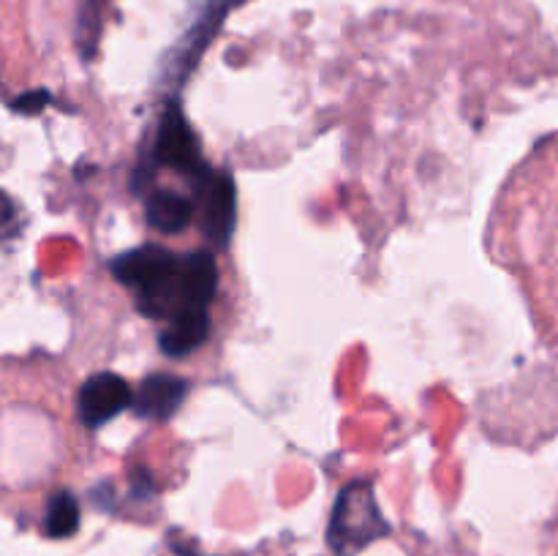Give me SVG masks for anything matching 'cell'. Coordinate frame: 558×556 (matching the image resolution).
Segmentation results:
<instances>
[{
  "instance_id": "obj_1",
  "label": "cell",
  "mask_w": 558,
  "mask_h": 556,
  "mask_svg": "<svg viewBox=\"0 0 558 556\" xmlns=\"http://www.w3.org/2000/svg\"><path fill=\"white\" fill-rule=\"evenodd\" d=\"M505 229L512 265L532 292L539 325L558 347V136L512 180Z\"/></svg>"
},
{
  "instance_id": "obj_2",
  "label": "cell",
  "mask_w": 558,
  "mask_h": 556,
  "mask_svg": "<svg viewBox=\"0 0 558 556\" xmlns=\"http://www.w3.org/2000/svg\"><path fill=\"white\" fill-rule=\"evenodd\" d=\"M112 273L134 289L142 314L163 322L183 311L207 309L218 287V267L210 254L174 256L158 245L120 254Z\"/></svg>"
},
{
  "instance_id": "obj_3",
  "label": "cell",
  "mask_w": 558,
  "mask_h": 556,
  "mask_svg": "<svg viewBox=\"0 0 558 556\" xmlns=\"http://www.w3.org/2000/svg\"><path fill=\"white\" fill-rule=\"evenodd\" d=\"M390 532L387 521L381 518L379 507H376L374 491L368 483H352L341 491L332 510L330 532V548L336 554H357L376 537Z\"/></svg>"
},
{
  "instance_id": "obj_4",
  "label": "cell",
  "mask_w": 558,
  "mask_h": 556,
  "mask_svg": "<svg viewBox=\"0 0 558 556\" xmlns=\"http://www.w3.org/2000/svg\"><path fill=\"white\" fill-rule=\"evenodd\" d=\"M134 401L131 396V387L123 376L118 374H104L90 376V379L82 385L80 390V414L85 420L87 428H96V425L107 423L114 414L123 412L129 403Z\"/></svg>"
},
{
  "instance_id": "obj_5",
  "label": "cell",
  "mask_w": 558,
  "mask_h": 556,
  "mask_svg": "<svg viewBox=\"0 0 558 556\" xmlns=\"http://www.w3.org/2000/svg\"><path fill=\"white\" fill-rule=\"evenodd\" d=\"M156 156L158 161L178 169V172H194V169H199V145H196L194 131L189 129V123H185L178 107H169L167 114H163V123L156 142Z\"/></svg>"
},
{
  "instance_id": "obj_6",
  "label": "cell",
  "mask_w": 558,
  "mask_h": 556,
  "mask_svg": "<svg viewBox=\"0 0 558 556\" xmlns=\"http://www.w3.org/2000/svg\"><path fill=\"white\" fill-rule=\"evenodd\" d=\"M185 390H189V385L183 379H178V376H147L134 398L136 414H142V418H169L185 398Z\"/></svg>"
},
{
  "instance_id": "obj_7",
  "label": "cell",
  "mask_w": 558,
  "mask_h": 556,
  "mask_svg": "<svg viewBox=\"0 0 558 556\" xmlns=\"http://www.w3.org/2000/svg\"><path fill=\"white\" fill-rule=\"evenodd\" d=\"M207 333H210V316H207V309H191L172 316V319L167 322V327L161 330V336H158V341H161L163 352L172 354V358H180V354H189L191 349L205 343Z\"/></svg>"
},
{
  "instance_id": "obj_8",
  "label": "cell",
  "mask_w": 558,
  "mask_h": 556,
  "mask_svg": "<svg viewBox=\"0 0 558 556\" xmlns=\"http://www.w3.org/2000/svg\"><path fill=\"white\" fill-rule=\"evenodd\" d=\"M205 223L210 238L227 243L234 223V185L227 174H207L205 183Z\"/></svg>"
},
{
  "instance_id": "obj_9",
  "label": "cell",
  "mask_w": 558,
  "mask_h": 556,
  "mask_svg": "<svg viewBox=\"0 0 558 556\" xmlns=\"http://www.w3.org/2000/svg\"><path fill=\"white\" fill-rule=\"evenodd\" d=\"M191 216H194V202L174 191H156L147 200V221L150 227L161 229V232H180L189 227Z\"/></svg>"
},
{
  "instance_id": "obj_10",
  "label": "cell",
  "mask_w": 558,
  "mask_h": 556,
  "mask_svg": "<svg viewBox=\"0 0 558 556\" xmlns=\"http://www.w3.org/2000/svg\"><path fill=\"white\" fill-rule=\"evenodd\" d=\"M80 529V505L71 494H58L49 499L47 516H44V532L49 537H71Z\"/></svg>"
},
{
  "instance_id": "obj_11",
  "label": "cell",
  "mask_w": 558,
  "mask_h": 556,
  "mask_svg": "<svg viewBox=\"0 0 558 556\" xmlns=\"http://www.w3.org/2000/svg\"><path fill=\"white\" fill-rule=\"evenodd\" d=\"M16 232V205L9 194L0 191V240L11 238Z\"/></svg>"
},
{
  "instance_id": "obj_12",
  "label": "cell",
  "mask_w": 558,
  "mask_h": 556,
  "mask_svg": "<svg viewBox=\"0 0 558 556\" xmlns=\"http://www.w3.org/2000/svg\"><path fill=\"white\" fill-rule=\"evenodd\" d=\"M44 101H47V93H31V96H22L16 98L14 107L20 109V112H38V109L44 107Z\"/></svg>"
}]
</instances>
